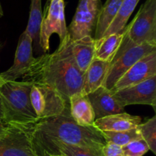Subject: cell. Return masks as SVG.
<instances>
[{
    "instance_id": "24",
    "label": "cell",
    "mask_w": 156,
    "mask_h": 156,
    "mask_svg": "<svg viewBox=\"0 0 156 156\" xmlns=\"http://www.w3.org/2000/svg\"><path fill=\"white\" fill-rule=\"evenodd\" d=\"M142 139L146 143L149 149L153 154H156V117L153 116L144 123L137 126Z\"/></svg>"
},
{
    "instance_id": "14",
    "label": "cell",
    "mask_w": 156,
    "mask_h": 156,
    "mask_svg": "<svg viewBox=\"0 0 156 156\" xmlns=\"http://www.w3.org/2000/svg\"><path fill=\"white\" fill-rule=\"evenodd\" d=\"M141 117L123 112L112 114L94 120V126L101 132L126 131L137 127L141 123Z\"/></svg>"
},
{
    "instance_id": "4",
    "label": "cell",
    "mask_w": 156,
    "mask_h": 156,
    "mask_svg": "<svg viewBox=\"0 0 156 156\" xmlns=\"http://www.w3.org/2000/svg\"><path fill=\"white\" fill-rule=\"evenodd\" d=\"M153 51H156L155 44H143L135 45L124 35L118 51L110 63L103 86L108 90L112 89L117 81L130 67L140 59Z\"/></svg>"
},
{
    "instance_id": "26",
    "label": "cell",
    "mask_w": 156,
    "mask_h": 156,
    "mask_svg": "<svg viewBox=\"0 0 156 156\" xmlns=\"http://www.w3.org/2000/svg\"><path fill=\"white\" fill-rule=\"evenodd\" d=\"M104 156H123L122 147L112 143H106L102 149Z\"/></svg>"
},
{
    "instance_id": "17",
    "label": "cell",
    "mask_w": 156,
    "mask_h": 156,
    "mask_svg": "<svg viewBox=\"0 0 156 156\" xmlns=\"http://www.w3.org/2000/svg\"><path fill=\"white\" fill-rule=\"evenodd\" d=\"M70 50L74 62L82 73H85L94 59L95 41L91 36L70 42Z\"/></svg>"
},
{
    "instance_id": "28",
    "label": "cell",
    "mask_w": 156,
    "mask_h": 156,
    "mask_svg": "<svg viewBox=\"0 0 156 156\" xmlns=\"http://www.w3.org/2000/svg\"><path fill=\"white\" fill-rule=\"evenodd\" d=\"M0 122L4 123V115H3V111H2V106L1 99H0Z\"/></svg>"
},
{
    "instance_id": "21",
    "label": "cell",
    "mask_w": 156,
    "mask_h": 156,
    "mask_svg": "<svg viewBox=\"0 0 156 156\" xmlns=\"http://www.w3.org/2000/svg\"><path fill=\"white\" fill-rule=\"evenodd\" d=\"M42 0H30V14L27 27L24 30L28 33L32 39V44L34 45L36 52L41 50L39 44L40 31L43 21Z\"/></svg>"
},
{
    "instance_id": "27",
    "label": "cell",
    "mask_w": 156,
    "mask_h": 156,
    "mask_svg": "<svg viewBox=\"0 0 156 156\" xmlns=\"http://www.w3.org/2000/svg\"><path fill=\"white\" fill-rule=\"evenodd\" d=\"M10 128L11 126L5 123H2V122H0V139L2 138L3 136H5L8 133Z\"/></svg>"
},
{
    "instance_id": "25",
    "label": "cell",
    "mask_w": 156,
    "mask_h": 156,
    "mask_svg": "<svg viewBox=\"0 0 156 156\" xmlns=\"http://www.w3.org/2000/svg\"><path fill=\"white\" fill-rule=\"evenodd\" d=\"M123 156H143L149 151V146L143 139L133 140L122 147Z\"/></svg>"
},
{
    "instance_id": "18",
    "label": "cell",
    "mask_w": 156,
    "mask_h": 156,
    "mask_svg": "<svg viewBox=\"0 0 156 156\" xmlns=\"http://www.w3.org/2000/svg\"><path fill=\"white\" fill-rule=\"evenodd\" d=\"M110 63L94 58L84 73L82 93L88 94L103 85Z\"/></svg>"
},
{
    "instance_id": "30",
    "label": "cell",
    "mask_w": 156,
    "mask_h": 156,
    "mask_svg": "<svg viewBox=\"0 0 156 156\" xmlns=\"http://www.w3.org/2000/svg\"><path fill=\"white\" fill-rule=\"evenodd\" d=\"M2 15H3V11H2V9L1 4H0V18H1Z\"/></svg>"
},
{
    "instance_id": "29",
    "label": "cell",
    "mask_w": 156,
    "mask_h": 156,
    "mask_svg": "<svg viewBox=\"0 0 156 156\" xmlns=\"http://www.w3.org/2000/svg\"><path fill=\"white\" fill-rule=\"evenodd\" d=\"M39 156H64L60 154H42Z\"/></svg>"
},
{
    "instance_id": "13",
    "label": "cell",
    "mask_w": 156,
    "mask_h": 156,
    "mask_svg": "<svg viewBox=\"0 0 156 156\" xmlns=\"http://www.w3.org/2000/svg\"><path fill=\"white\" fill-rule=\"evenodd\" d=\"M87 96L92 106L95 120L125 112L124 108L119 105L111 90H108L103 85L93 92L87 94Z\"/></svg>"
},
{
    "instance_id": "5",
    "label": "cell",
    "mask_w": 156,
    "mask_h": 156,
    "mask_svg": "<svg viewBox=\"0 0 156 156\" xmlns=\"http://www.w3.org/2000/svg\"><path fill=\"white\" fill-rule=\"evenodd\" d=\"M126 37L132 44L156 45V0H146L126 26Z\"/></svg>"
},
{
    "instance_id": "23",
    "label": "cell",
    "mask_w": 156,
    "mask_h": 156,
    "mask_svg": "<svg viewBox=\"0 0 156 156\" xmlns=\"http://www.w3.org/2000/svg\"><path fill=\"white\" fill-rule=\"evenodd\" d=\"M101 133L106 143H112L121 147L133 140L142 139L137 127L129 130L119 131V132L103 131Z\"/></svg>"
},
{
    "instance_id": "16",
    "label": "cell",
    "mask_w": 156,
    "mask_h": 156,
    "mask_svg": "<svg viewBox=\"0 0 156 156\" xmlns=\"http://www.w3.org/2000/svg\"><path fill=\"white\" fill-rule=\"evenodd\" d=\"M34 146L38 156L42 154H60L64 156H100L102 152L57 140L36 143Z\"/></svg>"
},
{
    "instance_id": "19",
    "label": "cell",
    "mask_w": 156,
    "mask_h": 156,
    "mask_svg": "<svg viewBox=\"0 0 156 156\" xmlns=\"http://www.w3.org/2000/svg\"><path fill=\"white\" fill-rule=\"evenodd\" d=\"M126 29L122 31L104 37L95 41L94 58L111 63L118 51L125 35Z\"/></svg>"
},
{
    "instance_id": "8",
    "label": "cell",
    "mask_w": 156,
    "mask_h": 156,
    "mask_svg": "<svg viewBox=\"0 0 156 156\" xmlns=\"http://www.w3.org/2000/svg\"><path fill=\"white\" fill-rule=\"evenodd\" d=\"M101 6V0H79L73 21L67 27L72 41L92 37Z\"/></svg>"
},
{
    "instance_id": "3",
    "label": "cell",
    "mask_w": 156,
    "mask_h": 156,
    "mask_svg": "<svg viewBox=\"0 0 156 156\" xmlns=\"http://www.w3.org/2000/svg\"><path fill=\"white\" fill-rule=\"evenodd\" d=\"M32 85L30 81H5L0 78V99L5 123L30 128L39 121L30 102Z\"/></svg>"
},
{
    "instance_id": "31",
    "label": "cell",
    "mask_w": 156,
    "mask_h": 156,
    "mask_svg": "<svg viewBox=\"0 0 156 156\" xmlns=\"http://www.w3.org/2000/svg\"><path fill=\"white\" fill-rule=\"evenodd\" d=\"M100 156H104V155H103V153H102L101 152V155Z\"/></svg>"
},
{
    "instance_id": "9",
    "label": "cell",
    "mask_w": 156,
    "mask_h": 156,
    "mask_svg": "<svg viewBox=\"0 0 156 156\" xmlns=\"http://www.w3.org/2000/svg\"><path fill=\"white\" fill-rule=\"evenodd\" d=\"M0 156H38L30 128L11 126L0 139Z\"/></svg>"
},
{
    "instance_id": "1",
    "label": "cell",
    "mask_w": 156,
    "mask_h": 156,
    "mask_svg": "<svg viewBox=\"0 0 156 156\" xmlns=\"http://www.w3.org/2000/svg\"><path fill=\"white\" fill-rule=\"evenodd\" d=\"M67 36L52 53L35 57L23 80L48 85L69 101L71 96L82 92L84 73L76 65Z\"/></svg>"
},
{
    "instance_id": "15",
    "label": "cell",
    "mask_w": 156,
    "mask_h": 156,
    "mask_svg": "<svg viewBox=\"0 0 156 156\" xmlns=\"http://www.w3.org/2000/svg\"><path fill=\"white\" fill-rule=\"evenodd\" d=\"M69 112L72 118L80 126H94V113L86 94L81 93L71 96L69 99Z\"/></svg>"
},
{
    "instance_id": "11",
    "label": "cell",
    "mask_w": 156,
    "mask_h": 156,
    "mask_svg": "<svg viewBox=\"0 0 156 156\" xmlns=\"http://www.w3.org/2000/svg\"><path fill=\"white\" fill-rule=\"evenodd\" d=\"M34 58L32 39L26 30L20 36L13 65L6 71L0 73V78L5 81H17L23 78L30 69Z\"/></svg>"
},
{
    "instance_id": "10",
    "label": "cell",
    "mask_w": 156,
    "mask_h": 156,
    "mask_svg": "<svg viewBox=\"0 0 156 156\" xmlns=\"http://www.w3.org/2000/svg\"><path fill=\"white\" fill-rule=\"evenodd\" d=\"M112 93L119 105L123 108L128 105H150L155 110L156 76Z\"/></svg>"
},
{
    "instance_id": "22",
    "label": "cell",
    "mask_w": 156,
    "mask_h": 156,
    "mask_svg": "<svg viewBox=\"0 0 156 156\" xmlns=\"http://www.w3.org/2000/svg\"><path fill=\"white\" fill-rule=\"evenodd\" d=\"M140 0H123L117 16L115 17L102 37L122 31L126 27L128 20L130 18L133 11L135 10Z\"/></svg>"
},
{
    "instance_id": "6",
    "label": "cell",
    "mask_w": 156,
    "mask_h": 156,
    "mask_svg": "<svg viewBox=\"0 0 156 156\" xmlns=\"http://www.w3.org/2000/svg\"><path fill=\"white\" fill-rule=\"evenodd\" d=\"M30 98L39 121L59 116L69 105L57 91L42 84L33 83Z\"/></svg>"
},
{
    "instance_id": "12",
    "label": "cell",
    "mask_w": 156,
    "mask_h": 156,
    "mask_svg": "<svg viewBox=\"0 0 156 156\" xmlns=\"http://www.w3.org/2000/svg\"><path fill=\"white\" fill-rule=\"evenodd\" d=\"M154 76H156V51L152 52L137 61L117 81L111 91L114 92L136 85Z\"/></svg>"
},
{
    "instance_id": "2",
    "label": "cell",
    "mask_w": 156,
    "mask_h": 156,
    "mask_svg": "<svg viewBox=\"0 0 156 156\" xmlns=\"http://www.w3.org/2000/svg\"><path fill=\"white\" fill-rule=\"evenodd\" d=\"M34 144L57 141L101 152L106 144L101 132L94 126H80L72 118L67 105L59 116L40 120L30 127Z\"/></svg>"
},
{
    "instance_id": "20",
    "label": "cell",
    "mask_w": 156,
    "mask_h": 156,
    "mask_svg": "<svg viewBox=\"0 0 156 156\" xmlns=\"http://www.w3.org/2000/svg\"><path fill=\"white\" fill-rule=\"evenodd\" d=\"M123 0H106L100 10L94 29V41L100 40L117 16Z\"/></svg>"
},
{
    "instance_id": "7",
    "label": "cell",
    "mask_w": 156,
    "mask_h": 156,
    "mask_svg": "<svg viewBox=\"0 0 156 156\" xmlns=\"http://www.w3.org/2000/svg\"><path fill=\"white\" fill-rule=\"evenodd\" d=\"M53 34L59 36V42L69 35L64 0H49L45 12L43 14L39 44L44 53H47L50 50V38Z\"/></svg>"
}]
</instances>
